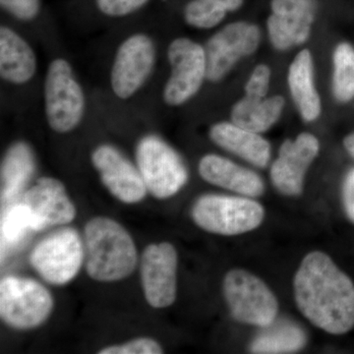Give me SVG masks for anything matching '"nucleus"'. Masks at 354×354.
<instances>
[{"mask_svg":"<svg viewBox=\"0 0 354 354\" xmlns=\"http://www.w3.org/2000/svg\"><path fill=\"white\" fill-rule=\"evenodd\" d=\"M293 291L297 308L315 327L337 335L353 329V281L327 254L313 251L305 256Z\"/></svg>","mask_w":354,"mask_h":354,"instance_id":"f257e3e1","label":"nucleus"},{"mask_svg":"<svg viewBox=\"0 0 354 354\" xmlns=\"http://www.w3.org/2000/svg\"><path fill=\"white\" fill-rule=\"evenodd\" d=\"M84 251L86 272L100 283L122 281L133 274L138 264L131 235L108 216H95L86 223Z\"/></svg>","mask_w":354,"mask_h":354,"instance_id":"f03ea898","label":"nucleus"},{"mask_svg":"<svg viewBox=\"0 0 354 354\" xmlns=\"http://www.w3.org/2000/svg\"><path fill=\"white\" fill-rule=\"evenodd\" d=\"M191 216L205 232L234 236L259 227L265 218V209L254 198L206 194L194 203Z\"/></svg>","mask_w":354,"mask_h":354,"instance_id":"7ed1b4c3","label":"nucleus"},{"mask_svg":"<svg viewBox=\"0 0 354 354\" xmlns=\"http://www.w3.org/2000/svg\"><path fill=\"white\" fill-rule=\"evenodd\" d=\"M44 101L46 121L55 132H71L83 120L85 94L71 64L64 58H55L48 65L44 79Z\"/></svg>","mask_w":354,"mask_h":354,"instance_id":"20e7f679","label":"nucleus"},{"mask_svg":"<svg viewBox=\"0 0 354 354\" xmlns=\"http://www.w3.org/2000/svg\"><path fill=\"white\" fill-rule=\"evenodd\" d=\"M223 291L230 314L237 322L265 328L278 316L276 295L252 272L230 270L223 279Z\"/></svg>","mask_w":354,"mask_h":354,"instance_id":"39448f33","label":"nucleus"},{"mask_svg":"<svg viewBox=\"0 0 354 354\" xmlns=\"http://www.w3.org/2000/svg\"><path fill=\"white\" fill-rule=\"evenodd\" d=\"M136 162L147 190L157 199L176 195L188 181L183 158L157 135H147L136 147Z\"/></svg>","mask_w":354,"mask_h":354,"instance_id":"423d86ee","label":"nucleus"},{"mask_svg":"<svg viewBox=\"0 0 354 354\" xmlns=\"http://www.w3.org/2000/svg\"><path fill=\"white\" fill-rule=\"evenodd\" d=\"M53 309L50 291L32 279L8 276L0 281V316L9 327L31 330L46 322Z\"/></svg>","mask_w":354,"mask_h":354,"instance_id":"0eeeda50","label":"nucleus"},{"mask_svg":"<svg viewBox=\"0 0 354 354\" xmlns=\"http://www.w3.org/2000/svg\"><path fill=\"white\" fill-rule=\"evenodd\" d=\"M85 260L80 234L72 227L53 232L39 242L30 255L35 271L53 286H64L75 279Z\"/></svg>","mask_w":354,"mask_h":354,"instance_id":"6e6552de","label":"nucleus"},{"mask_svg":"<svg viewBox=\"0 0 354 354\" xmlns=\"http://www.w3.org/2000/svg\"><path fill=\"white\" fill-rule=\"evenodd\" d=\"M171 75L162 91L167 106H180L198 94L207 80V57L204 46L194 39L180 37L167 48Z\"/></svg>","mask_w":354,"mask_h":354,"instance_id":"1a4fd4ad","label":"nucleus"},{"mask_svg":"<svg viewBox=\"0 0 354 354\" xmlns=\"http://www.w3.org/2000/svg\"><path fill=\"white\" fill-rule=\"evenodd\" d=\"M262 32L259 26L248 21L230 23L215 32L205 44L207 80L218 83L243 58L259 48Z\"/></svg>","mask_w":354,"mask_h":354,"instance_id":"9d476101","label":"nucleus"},{"mask_svg":"<svg viewBox=\"0 0 354 354\" xmlns=\"http://www.w3.org/2000/svg\"><path fill=\"white\" fill-rule=\"evenodd\" d=\"M155 64L156 46L152 38L143 32L128 37L118 46L111 66L113 94L118 99H130L145 85Z\"/></svg>","mask_w":354,"mask_h":354,"instance_id":"9b49d317","label":"nucleus"},{"mask_svg":"<svg viewBox=\"0 0 354 354\" xmlns=\"http://www.w3.org/2000/svg\"><path fill=\"white\" fill-rule=\"evenodd\" d=\"M178 256L169 242L150 244L142 253L140 274L148 304L156 309L171 306L177 295Z\"/></svg>","mask_w":354,"mask_h":354,"instance_id":"f8f14e48","label":"nucleus"},{"mask_svg":"<svg viewBox=\"0 0 354 354\" xmlns=\"http://www.w3.org/2000/svg\"><path fill=\"white\" fill-rule=\"evenodd\" d=\"M320 141L309 132L286 139L270 169L272 185L281 194L295 197L302 194L305 176L320 153Z\"/></svg>","mask_w":354,"mask_h":354,"instance_id":"ddd939ff","label":"nucleus"},{"mask_svg":"<svg viewBox=\"0 0 354 354\" xmlns=\"http://www.w3.org/2000/svg\"><path fill=\"white\" fill-rule=\"evenodd\" d=\"M317 9L316 0H272L267 32L272 48L286 51L307 43Z\"/></svg>","mask_w":354,"mask_h":354,"instance_id":"4468645a","label":"nucleus"},{"mask_svg":"<svg viewBox=\"0 0 354 354\" xmlns=\"http://www.w3.org/2000/svg\"><path fill=\"white\" fill-rule=\"evenodd\" d=\"M91 160L104 187L118 201L136 204L146 197L148 190L138 167L115 147L109 144L97 146Z\"/></svg>","mask_w":354,"mask_h":354,"instance_id":"2eb2a0df","label":"nucleus"},{"mask_svg":"<svg viewBox=\"0 0 354 354\" xmlns=\"http://www.w3.org/2000/svg\"><path fill=\"white\" fill-rule=\"evenodd\" d=\"M24 204L31 215L34 232L67 225L76 218L75 206L64 184L55 177L39 178L25 193Z\"/></svg>","mask_w":354,"mask_h":354,"instance_id":"dca6fc26","label":"nucleus"},{"mask_svg":"<svg viewBox=\"0 0 354 354\" xmlns=\"http://www.w3.org/2000/svg\"><path fill=\"white\" fill-rule=\"evenodd\" d=\"M198 171L203 180L241 196L257 198L265 192L262 177L252 169L216 153L200 160Z\"/></svg>","mask_w":354,"mask_h":354,"instance_id":"f3484780","label":"nucleus"},{"mask_svg":"<svg viewBox=\"0 0 354 354\" xmlns=\"http://www.w3.org/2000/svg\"><path fill=\"white\" fill-rule=\"evenodd\" d=\"M286 83L301 120L306 123L318 120L322 115V99L316 87L313 55L308 48L298 51L291 60Z\"/></svg>","mask_w":354,"mask_h":354,"instance_id":"a211bd4d","label":"nucleus"},{"mask_svg":"<svg viewBox=\"0 0 354 354\" xmlns=\"http://www.w3.org/2000/svg\"><path fill=\"white\" fill-rule=\"evenodd\" d=\"M209 137L215 145L253 167L265 169L271 160L270 142L262 134L239 127L232 121H220L212 125Z\"/></svg>","mask_w":354,"mask_h":354,"instance_id":"6ab92c4d","label":"nucleus"},{"mask_svg":"<svg viewBox=\"0 0 354 354\" xmlns=\"http://www.w3.org/2000/svg\"><path fill=\"white\" fill-rule=\"evenodd\" d=\"M37 55L31 46L17 32L0 28V76L13 85H24L36 75Z\"/></svg>","mask_w":354,"mask_h":354,"instance_id":"aec40b11","label":"nucleus"},{"mask_svg":"<svg viewBox=\"0 0 354 354\" xmlns=\"http://www.w3.org/2000/svg\"><path fill=\"white\" fill-rule=\"evenodd\" d=\"M286 99L281 95L271 97H250L244 95L230 111V121L250 131L263 133L274 127L283 115Z\"/></svg>","mask_w":354,"mask_h":354,"instance_id":"412c9836","label":"nucleus"},{"mask_svg":"<svg viewBox=\"0 0 354 354\" xmlns=\"http://www.w3.org/2000/svg\"><path fill=\"white\" fill-rule=\"evenodd\" d=\"M256 335L251 342V353L285 354L295 353L305 348L307 335L297 324L288 320H281L268 327Z\"/></svg>","mask_w":354,"mask_h":354,"instance_id":"4be33fe9","label":"nucleus"},{"mask_svg":"<svg viewBox=\"0 0 354 354\" xmlns=\"http://www.w3.org/2000/svg\"><path fill=\"white\" fill-rule=\"evenodd\" d=\"M34 171V156L29 146L22 142L11 146L2 162V201L7 202L17 196Z\"/></svg>","mask_w":354,"mask_h":354,"instance_id":"5701e85b","label":"nucleus"},{"mask_svg":"<svg viewBox=\"0 0 354 354\" xmlns=\"http://www.w3.org/2000/svg\"><path fill=\"white\" fill-rule=\"evenodd\" d=\"M332 94L339 104L354 101V46L341 41L332 55Z\"/></svg>","mask_w":354,"mask_h":354,"instance_id":"b1692460","label":"nucleus"},{"mask_svg":"<svg viewBox=\"0 0 354 354\" xmlns=\"http://www.w3.org/2000/svg\"><path fill=\"white\" fill-rule=\"evenodd\" d=\"M227 11L216 0H191L184 7V20L190 27L213 29L227 16Z\"/></svg>","mask_w":354,"mask_h":354,"instance_id":"393cba45","label":"nucleus"},{"mask_svg":"<svg viewBox=\"0 0 354 354\" xmlns=\"http://www.w3.org/2000/svg\"><path fill=\"white\" fill-rule=\"evenodd\" d=\"M30 230H32L31 215L24 202L6 209L1 221L2 239L10 244L18 243Z\"/></svg>","mask_w":354,"mask_h":354,"instance_id":"a878e982","label":"nucleus"},{"mask_svg":"<svg viewBox=\"0 0 354 354\" xmlns=\"http://www.w3.org/2000/svg\"><path fill=\"white\" fill-rule=\"evenodd\" d=\"M99 354H160L164 349L151 337H137L121 344L106 346L97 351Z\"/></svg>","mask_w":354,"mask_h":354,"instance_id":"bb28decb","label":"nucleus"},{"mask_svg":"<svg viewBox=\"0 0 354 354\" xmlns=\"http://www.w3.org/2000/svg\"><path fill=\"white\" fill-rule=\"evenodd\" d=\"M272 74V69L269 65H256L244 86V95L258 99L268 97L271 86Z\"/></svg>","mask_w":354,"mask_h":354,"instance_id":"cd10ccee","label":"nucleus"},{"mask_svg":"<svg viewBox=\"0 0 354 354\" xmlns=\"http://www.w3.org/2000/svg\"><path fill=\"white\" fill-rule=\"evenodd\" d=\"M149 0H95L97 8L109 17H124L136 12Z\"/></svg>","mask_w":354,"mask_h":354,"instance_id":"c85d7f7f","label":"nucleus"},{"mask_svg":"<svg viewBox=\"0 0 354 354\" xmlns=\"http://www.w3.org/2000/svg\"><path fill=\"white\" fill-rule=\"evenodd\" d=\"M2 8L24 22L34 20L41 10V0H0Z\"/></svg>","mask_w":354,"mask_h":354,"instance_id":"c756f323","label":"nucleus"},{"mask_svg":"<svg viewBox=\"0 0 354 354\" xmlns=\"http://www.w3.org/2000/svg\"><path fill=\"white\" fill-rule=\"evenodd\" d=\"M342 200L344 213L348 220L354 223V167L344 176L342 185Z\"/></svg>","mask_w":354,"mask_h":354,"instance_id":"7c9ffc66","label":"nucleus"},{"mask_svg":"<svg viewBox=\"0 0 354 354\" xmlns=\"http://www.w3.org/2000/svg\"><path fill=\"white\" fill-rule=\"evenodd\" d=\"M227 12H234L243 6L244 0H216Z\"/></svg>","mask_w":354,"mask_h":354,"instance_id":"2f4dec72","label":"nucleus"},{"mask_svg":"<svg viewBox=\"0 0 354 354\" xmlns=\"http://www.w3.org/2000/svg\"><path fill=\"white\" fill-rule=\"evenodd\" d=\"M342 144H344L346 152H348V155L354 160V132L349 133V134L346 135L344 138V141H342Z\"/></svg>","mask_w":354,"mask_h":354,"instance_id":"473e14b6","label":"nucleus"}]
</instances>
